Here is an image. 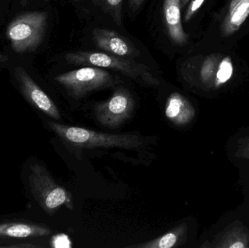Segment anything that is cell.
<instances>
[{"label": "cell", "mask_w": 249, "mask_h": 248, "mask_svg": "<svg viewBox=\"0 0 249 248\" xmlns=\"http://www.w3.org/2000/svg\"><path fill=\"white\" fill-rule=\"evenodd\" d=\"M46 126L58 137L64 147L77 155L89 150L121 149L139 151L148 145L149 137L139 134H113L98 132L80 127L64 125L57 121H45Z\"/></svg>", "instance_id": "1"}, {"label": "cell", "mask_w": 249, "mask_h": 248, "mask_svg": "<svg viewBox=\"0 0 249 248\" xmlns=\"http://www.w3.org/2000/svg\"><path fill=\"white\" fill-rule=\"evenodd\" d=\"M22 181L30 200H33L47 215H53L62 207L72 211L71 194L57 183L43 163L32 158L25 163Z\"/></svg>", "instance_id": "2"}, {"label": "cell", "mask_w": 249, "mask_h": 248, "mask_svg": "<svg viewBox=\"0 0 249 248\" xmlns=\"http://www.w3.org/2000/svg\"><path fill=\"white\" fill-rule=\"evenodd\" d=\"M70 64L76 66L91 65L120 71L124 75L148 85H159L160 81L148 67L133 61H127L118 55L95 52H70L66 55Z\"/></svg>", "instance_id": "3"}, {"label": "cell", "mask_w": 249, "mask_h": 248, "mask_svg": "<svg viewBox=\"0 0 249 248\" xmlns=\"http://www.w3.org/2000/svg\"><path fill=\"white\" fill-rule=\"evenodd\" d=\"M48 23L45 12H32L18 16L9 25L7 35L18 53L31 52L42 43Z\"/></svg>", "instance_id": "4"}, {"label": "cell", "mask_w": 249, "mask_h": 248, "mask_svg": "<svg viewBox=\"0 0 249 248\" xmlns=\"http://www.w3.org/2000/svg\"><path fill=\"white\" fill-rule=\"evenodd\" d=\"M52 233L48 226L31 219L0 216V248H39L35 241Z\"/></svg>", "instance_id": "5"}, {"label": "cell", "mask_w": 249, "mask_h": 248, "mask_svg": "<svg viewBox=\"0 0 249 248\" xmlns=\"http://www.w3.org/2000/svg\"><path fill=\"white\" fill-rule=\"evenodd\" d=\"M71 98L81 99L89 93L113 86L115 78L109 71L98 67H84L55 77Z\"/></svg>", "instance_id": "6"}, {"label": "cell", "mask_w": 249, "mask_h": 248, "mask_svg": "<svg viewBox=\"0 0 249 248\" xmlns=\"http://www.w3.org/2000/svg\"><path fill=\"white\" fill-rule=\"evenodd\" d=\"M135 106L136 102L129 90L118 87L109 99L95 105V117L102 126L118 129L131 118Z\"/></svg>", "instance_id": "7"}, {"label": "cell", "mask_w": 249, "mask_h": 248, "mask_svg": "<svg viewBox=\"0 0 249 248\" xmlns=\"http://www.w3.org/2000/svg\"><path fill=\"white\" fill-rule=\"evenodd\" d=\"M15 77L20 93L30 106L52 120H61L59 109L53 100L35 83L24 68H16Z\"/></svg>", "instance_id": "8"}, {"label": "cell", "mask_w": 249, "mask_h": 248, "mask_svg": "<svg viewBox=\"0 0 249 248\" xmlns=\"http://www.w3.org/2000/svg\"><path fill=\"white\" fill-rule=\"evenodd\" d=\"M196 111L193 103L181 93H171L165 105V116L173 125L186 127L196 117Z\"/></svg>", "instance_id": "9"}, {"label": "cell", "mask_w": 249, "mask_h": 248, "mask_svg": "<svg viewBox=\"0 0 249 248\" xmlns=\"http://www.w3.org/2000/svg\"><path fill=\"white\" fill-rule=\"evenodd\" d=\"M201 248H249V229L240 221H235L219 232L210 243H205Z\"/></svg>", "instance_id": "10"}, {"label": "cell", "mask_w": 249, "mask_h": 248, "mask_svg": "<svg viewBox=\"0 0 249 248\" xmlns=\"http://www.w3.org/2000/svg\"><path fill=\"white\" fill-rule=\"evenodd\" d=\"M95 44L101 50L118 56H136V51L116 32L107 29H95L93 32Z\"/></svg>", "instance_id": "11"}, {"label": "cell", "mask_w": 249, "mask_h": 248, "mask_svg": "<svg viewBox=\"0 0 249 248\" xmlns=\"http://www.w3.org/2000/svg\"><path fill=\"white\" fill-rule=\"evenodd\" d=\"M181 0H165L164 16L168 34L173 42L184 45L188 40L181 20Z\"/></svg>", "instance_id": "12"}, {"label": "cell", "mask_w": 249, "mask_h": 248, "mask_svg": "<svg viewBox=\"0 0 249 248\" xmlns=\"http://www.w3.org/2000/svg\"><path fill=\"white\" fill-rule=\"evenodd\" d=\"M249 16V0H232L221 26L222 35L230 36L238 32Z\"/></svg>", "instance_id": "13"}, {"label": "cell", "mask_w": 249, "mask_h": 248, "mask_svg": "<svg viewBox=\"0 0 249 248\" xmlns=\"http://www.w3.org/2000/svg\"><path fill=\"white\" fill-rule=\"evenodd\" d=\"M188 226L186 223L179 224L165 234L150 241L132 245L130 248H171L182 246L187 238Z\"/></svg>", "instance_id": "14"}, {"label": "cell", "mask_w": 249, "mask_h": 248, "mask_svg": "<svg viewBox=\"0 0 249 248\" xmlns=\"http://www.w3.org/2000/svg\"><path fill=\"white\" fill-rule=\"evenodd\" d=\"M232 74L233 66L232 60L230 57H226L222 59L217 68L215 78V88H218L228 83L232 77Z\"/></svg>", "instance_id": "15"}, {"label": "cell", "mask_w": 249, "mask_h": 248, "mask_svg": "<svg viewBox=\"0 0 249 248\" xmlns=\"http://www.w3.org/2000/svg\"><path fill=\"white\" fill-rule=\"evenodd\" d=\"M216 59L215 58H208L206 60L201 70H200V80L203 84L209 87H214L216 78Z\"/></svg>", "instance_id": "16"}, {"label": "cell", "mask_w": 249, "mask_h": 248, "mask_svg": "<svg viewBox=\"0 0 249 248\" xmlns=\"http://www.w3.org/2000/svg\"><path fill=\"white\" fill-rule=\"evenodd\" d=\"M235 157L249 160V135L241 138L238 141V147L235 152Z\"/></svg>", "instance_id": "17"}, {"label": "cell", "mask_w": 249, "mask_h": 248, "mask_svg": "<svg viewBox=\"0 0 249 248\" xmlns=\"http://www.w3.org/2000/svg\"><path fill=\"white\" fill-rule=\"evenodd\" d=\"M205 0H193L185 14V21H188L193 17V15L197 11L204 2Z\"/></svg>", "instance_id": "18"}, {"label": "cell", "mask_w": 249, "mask_h": 248, "mask_svg": "<svg viewBox=\"0 0 249 248\" xmlns=\"http://www.w3.org/2000/svg\"><path fill=\"white\" fill-rule=\"evenodd\" d=\"M54 247L56 248H70L71 247V243L68 237L66 235H58L53 238Z\"/></svg>", "instance_id": "19"}, {"label": "cell", "mask_w": 249, "mask_h": 248, "mask_svg": "<svg viewBox=\"0 0 249 248\" xmlns=\"http://www.w3.org/2000/svg\"><path fill=\"white\" fill-rule=\"evenodd\" d=\"M144 0H129V5L133 10H137Z\"/></svg>", "instance_id": "20"}, {"label": "cell", "mask_w": 249, "mask_h": 248, "mask_svg": "<svg viewBox=\"0 0 249 248\" xmlns=\"http://www.w3.org/2000/svg\"><path fill=\"white\" fill-rule=\"evenodd\" d=\"M122 0H107L109 4L112 6H116L119 4L121 2Z\"/></svg>", "instance_id": "21"}, {"label": "cell", "mask_w": 249, "mask_h": 248, "mask_svg": "<svg viewBox=\"0 0 249 248\" xmlns=\"http://www.w3.org/2000/svg\"><path fill=\"white\" fill-rule=\"evenodd\" d=\"M7 61H8V57L0 53V63L7 62Z\"/></svg>", "instance_id": "22"}, {"label": "cell", "mask_w": 249, "mask_h": 248, "mask_svg": "<svg viewBox=\"0 0 249 248\" xmlns=\"http://www.w3.org/2000/svg\"><path fill=\"white\" fill-rule=\"evenodd\" d=\"M187 0H184V4H185L186 3H187Z\"/></svg>", "instance_id": "23"}]
</instances>
